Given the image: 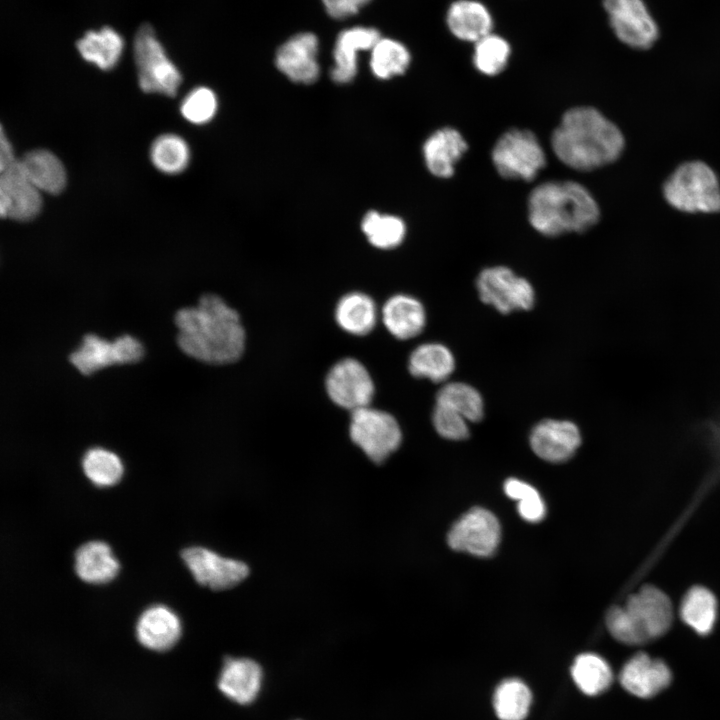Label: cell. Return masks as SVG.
<instances>
[{"label":"cell","mask_w":720,"mask_h":720,"mask_svg":"<svg viewBox=\"0 0 720 720\" xmlns=\"http://www.w3.org/2000/svg\"><path fill=\"white\" fill-rule=\"evenodd\" d=\"M177 343L188 356L208 364H229L243 354L246 334L238 312L215 294L175 314Z\"/></svg>","instance_id":"1"},{"label":"cell","mask_w":720,"mask_h":720,"mask_svg":"<svg viewBox=\"0 0 720 720\" xmlns=\"http://www.w3.org/2000/svg\"><path fill=\"white\" fill-rule=\"evenodd\" d=\"M556 157L578 171H592L617 161L625 149L621 129L599 110L579 106L564 113L553 131Z\"/></svg>","instance_id":"2"},{"label":"cell","mask_w":720,"mask_h":720,"mask_svg":"<svg viewBox=\"0 0 720 720\" xmlns=\"http://www.w3.org/2000/svg\"><path fill=\"white\" fill-rule=\"evenodd\" d=\"M528 217L545 236L585 232L600 218L590 191L574 181H548L536 186L528 198Z\"/></svg>","instance_id":"3"},{"label":"cell","mask_w":720,"mask_h":720,"mask_svg":"<svg viewBox=\"0 0 720 720\" xmlns=\"http://www.w3.org/2000/svg\"><path fill=\"white\" fill-rule=\"evenodd\" d=\"M664 200L686 214L720 212V180L715 170L702 160L679 164L662 186Z\"/></svg>","instance_id":"4"},{"label":"cell","mask_w":720,"mask_h":720,"mask_svg":"<svg viewBox=\"0 0 720 720\" xmlns=\"http://www.w3.org/2000/svg\"><path fill=\"white\" fill-rule=\"evenodd\" d=\"M133 54L138 84L142 91L170 97L176 95L182 82L181 73L168 57L149 24L138 28L133 42Z\"/></svg>","instance_id":"5"},{"label":"cell","mask_w":720,"mask_h":720,"mask_svg":"<svg viewBox=\"0 0 720 720\" xmlns=\"http://www.w3.org/2000/svg\"><path fill=\"white\" fill-rule=\"evenodd\" d=\"M349 435L375 463L385 461L402 441V431L396 418L370 406L351 412Z\"/></svg>","instance_id":"6"},{"label":"cell","mask_w":720,"mask_h":720,"mask_svg":"<svg viewBox=\"0 0 720 720\" xmlns=\"http://www.w3.org/2000/svg\"><path fill=\"white\" fill-rule=\"evenodd\" d=\"M492 162L504 178L530 181L545 166V152L529 130L511 129L495 143Z\"/></svg>","instance_id":"7"},{"label":"cell","mask_w":720,"mask_h":720,"mask_svg":"<svg viewBox=\"0 0 720 720\" xmlns=\"http://www.w3.org/2000/svg\"><path fill=\"white\" fill-rule=\"evenodd\" d=\"M476 287L481 301L503 314L529 310L535 302V292L530 282L505 266L482 270L476 280Z\"/></svg>","instance_id":"8"},{"label":"cell","mask_w":720,"mask_h":720,"mask_svg":"<svg viewBox=\"0 0 720 720\" xmlns=\"http://www.w3.org/2000/svg\"><path fill=\"white\" fill-rule=\"evenodd\" d=\"M325 388L334 404L350 412L370 406L375 393L368 369L354 358L341 359L330 368Z\"/></svg>","instance_id":"9"},{"label":"cell","mask_w":720,"mask_h":720,"mask_svg":"<svg viewBox=\"0 0 720 720\" xmlns=\"http://www.w3.org/2000/svg\"><path fill=\"white\" fill-rule=\"evenodd\" d=\"M144 348L139 340L123 335L113 342L94 334H86L80 346L69 356V361L83 375L113 364L135 363L142 359Z\"/></svg>","instance_id":"10"},{"label":"cell","mask_w":720,"mask_h":720,"mask_svg":"<svg viewBox=\"0 0 720 720\" xmlns=\"http://www.w3.org/2000/svg\"><path fill=\"white\" fill-rule=\"evenodd\" d=\"M501 527L490 511L475 507L463 514L448 532L447 542L456 551L488 557L497 549Z\"/></svg>","instance_id":"11"},{"label":"cell","mask_w":720,"mask_h":720,"mask_svg":"<svg viewBox=\"0 0 720 720\" xmlns=\"http://www.w3.org/2000/svg\"><path fill=\"white\" fill-rule=\"evenodd\" d=\"M180 556L195 581L212 590L230 589L249 574V568L244 562L220 556L204 547L184 548Z\"/></svg>","instance_id":"12"},{"label":"cell","mask_w":720,"mask_h":720,"mask_svg":"<svg viewBox=\"0 0 720 720\" xmlns=\"http://www.w3.org/2000/svg\"><path fill=\"white\" fill-rule=\"evenodd\" d=\"M610 25L626 45L650 48L658 38V28L642 0H603Z\"/></svg>","instance_id":"13"},{"label":"cell","mask_w":720,"mask_h":720,"mask_svg":"<svg viewBox=\"0 0 720 720\" xmlns=\"http://www.w3.org/2000/svg\"><path fill=\"white\" fill-rule=\"evenodd\" d=\"M0 215L16 221H29L42 207L41 191L29 180L19 159L0 171Z\"/></svg>","instance_id":"14"},{"label":"cell","mask_w":720,"mask_h":720,"mask_svg":"<svg viewBox=\"0 0 720 720\" xmlns=\"http://www.w3.org/2000/svg\"><path fill=\"white\" fill-rule=\"evenodd\" d=\"M635 622L644 642L665 634L673 619L670 599L653 586H645L631 595L624 606Z\"/></svg>","instance_id":"15"},{"label":"cell","mask_w":720,"mask_h":720,"mask_svg":"<svg viewBox=\"0 0 720 720\" xmlns=\"http://www.w3.org/2000/svg\"><path fill=\"white\" fill-rule=\"evenodd\" d=\"M530 446L541 459L559 463L571 458L581 444L577 425L568 420L545 419L531 430Z\"/></svg>","instance_id":"16"},{"label":"cell","mask_w":720,"mask_h":720,"mask_svg":"<svg viewBox=\"0 0 720 720\" xmlns=\"http://www.w3.org/2000/svg\"><path fill=\"white\" fill-rule=\"evenodd\" d=\"M318 38L310 32L296 34L277 50L275 64L290 80L311 84L318 79Z\"/></svg>","instance_id":"17"},{"label":"cell","mask_w":720,"mask_h":720,"mask_svg":"<svg viewBox=\"0 0 720 720\" xmlns=\"http://www.w3.org/2000/svg\"><path fill=\"white\" fill-rule=\"evenodd\" d=\"M619 681L630 694L650 698L670 684L671 671L664 661L639 652L623 665Z\"/></svg>","instance_id":"18"},{"label":"cell","mask_w":720,"mask_h":720,"mask_svg":"<svg viewBox=\"0 0 720 720\" xmlns=\"http://www.w3.org/2000/svg\"><path fill=\"white\" fill-rule=\"evenodd\" d=\"M380 38V33L375 28L357 26L343 30L338 35L333 50L332 80L340 84L352 81L358 70V52L371 50Z\"/></svg>","instance_id":"19"},{"label":"cell","mask_w":720,"mask_h":720,"mask_svg":"<svg viewBox=\"0 0 720 720\" xmlns=\"http://www.w3.org/2000/svg\"><path fill=\"white\" fill-rule=\"evenodd\" d=\"M180 634L179 618L171 609L163 605L146 608L136 623L138 641L151 650L164 651L171 648Z\"/></svg>","instance_id":"20"},{"label":"cell","mask_w":720,"mask_h":720,"mask_svg":"<svg viewBox=\"0 0 720 720\" xmlns=\"http://www.w3.org/2000/svg\"><path fill=\"white\" fill-rule=\"evenodd\" d=\"M263 672L260 665L248 658H228L218 680L219 689L239 704H249L257 697Z\"/></svg>","instance_id":"21"},{"label":"cell","mask_w":720,"mask_h":720,"mask_svg":"<svg viewBox=\"0 0 720 720\" xmlns=\"http://www.w3.org/2000/svg\"><path fill=\"white\" fill-rule=\"evenodd\" d=\"M467 148V142L456 129L451 127L438 129L427 138L423 145L425 164L434 176L451 177L455 164L461 159Z\"/></svg>","instance_id":"22"},{"label":"cell","mask_w":720,"mask_h":720,"mask_svg":"<svg viewBox=\"0 0 720 720\" xmlns=\"http://www.w3.org/2000/svg\"><path fill=\"white\" fill-rule=\"evenodd\" d=\"M382 321L388 332L399 340L418 336L426 324L422 303L413 296L397 294L383 305Z\"/></svg>","instance_id":"23"},{"label":"cell","mask_w":720,"mask_h":720,"mask_svg":"<svg viewBox=\"0 0 720 720\" xmlns=\"http://www.w3.org/2000/svg\"><path fill=\"white\" fill-rule=\"evenodd\" d=\"M446 22L458 39L477 42L492 33L493 19L485 5L476 0H457L447 11Z\"/></svg>","instance_id":"24"},{"label":"cell","mask_w":720,"mask_h":720,"mask_svg":"<svg viewBox=\"0 0 720 720\" xmlns=\"http://www.w3.org/2000/svg\"><path fill=\"white\" fill-rule=\"evenodd\" d=\"M74 571L78 578L86 583L104 584L117 575L119 563L108 544L89 541L76 549Z\"/></svg>","instance_id":"25"},{"label":"cell","mask_w":720,"mask_h":720,"mask_svg":"<svg viewBox=\"0 0 720 720\" xmlns=\"http://www.w3.org/2000/svg\"><path fill=\"white\" fill-rule=\"evenodd\" d=\"M76 49L86 62L107 71L118 64L124 50V40L115 29L105 26L87 31L76 42Z\"/></svg>","instance_id":"26"},{"label":"cell","mask_w":720,"mask_h":720,"mask_svg":"<svg viewBox=\"0 0 720 720\" xmlns=\"http://www.w3.org/2000/svg\"><path fill=\"white\" fill-rule=\"evenodd\" d=\"M19 162L26 176L41 192L56 195L65 188V168L52 152L33 150L26 153Z\"/></svg>","instance_id":"27"},{"label":"cell","mask_w":720,"mask_h":720,"mask_svg":"<svg viewBox=\"0 0 720 720\" xmlns=\"http://www.w3.org/2000/svg\"><path fill=\"white\" fill-rule=\"evenodd\" d=\"M335 320L342 330L351 335H367L377 322L375 302L365 293H348L336 305Z\"/></svg>","instance_id":"28"},{"label":"cell","mask_w":720,"mask_h":720,"mask_svg":"<svg viewBox=\"0 0 720 720\" xmlns=\"http://www.w3.org/2000/svg\"><path fill=\"white\" fill-rule=\"evenodd\" d=\"M408 369L417 378L443 382L455 369V358L448 347L440 343H424L410 354Z\"/></svg>","instance_id":"29"},{"label":"cell","mask_w":720,"mask_h":720,"mask_svg":"<svg viewBox=\"0 0 720 720\" xmlns=\"http://www.w3.org/2000/svg\"><path fill=\"white\" fill-rule=\"evenodd\" d=\"M571 675L578 688L589 696L601 694L613 681L609 664L594 653L577 656L571 667Z\"/></svg>","instance_id":"30"},{"label":"cell","mask_w":720,"mask_h":720,"mask_svg":"<svg viewBox=\"0 0 720 720\" xmlns=\"http://www.w3.org/2000/svg\"><path fill=\"white\" fill-rule=\"evenodd\" d=\"M681 617L698 634H708L717 617V601L705 587L691 588L683 598Z\"/></svg>","instance_id":"31"},{"label":"cell","mask_w":720,"mask_h":720,"mask_svg":"<svg viewBox=\"0 0 720 720\" xmlns=\"http://www.w3.org/2000/svg\"><path fill=\"white\" fill-rule=\"evenodd\" d=\"M532 694L528 686L519 679L501 682L493 695V706L501 720H524L528 715Z\"/></svg>","instance_id":"32"},{"label":"cell","mask_w":720,"mask_h":720,"mask_svg":"<svg viewBox=\"0 0 720 720\" xmlns=\"http://www.w3.org/2000/svg\"><path fill=\"white\" fill-rule=\"evenodd\" d=\"M410 53L399 41L380 38L371 49L370 68L379 79L403 74L410 64Z\"/></svg>","instance_id":"33"},{"label":"cell","mask_w":720,"mask_h":720,"mask_svg":"<svg viewBox=\"0 0 720 720\" xmlns=\"http://www.w3.org/2000/svg\"><path fill=\"white\" fill-rule=\"evenodd\" d=\"M436 403L453 409L469 422H478L484 416L481 394L467 383L450 382L443 385L437 392Z\"/></svg>","instance_id":"34"},{"label":"cell","mask_w":720,"mask_h":720,"mask_svg":"<svg viewBox=\"0 0 720 720\" xmlns=\"http://www.w3.org/2000/svg\"><path fill=\"white\" fill-rule=\"evenodd\" d=\"M361 229L367 240L376 248L392 249L401 244L405 237V223L397 216L368 212L361 222Z\"/></svg>","instance_id":"35"},{"label":"cell","mask_w":720,"mask_h":720,"mask_svg":"<svg viewBox=\"0 0 720 720\" xmlns=\"http://www.w3.org/2000/svg\"><path fill=\"white\" fill-rule=\"evenodd\" d=\"M150 158L159 171L173 175L186 169L190 160V150L180 136L165 134L157 137L152 143Z\"/></svg>","instance_id":"36"},{"label":"cell","mask_w":720,"mask_h":720,"mask_svg":"<svg viewBox=\"0 0 720 720\" xmlns=\"http://www.w3.org/2000/svg\"><path fill=\"white\" fill-rule=\"evenodd\" d=\"M85 476L96 486L115 485L123 474V465L119 457L103 448H91L82 458Z\"/></svg>","instance_id":"37"},{"label":"cell","mask_w":720,"mask_h":720,"mask_svg":"<svg viewBox=\"0 0 720 720\" xmlns=\"http://www.w3.org/2000/svg\"><path fill=\"white\" fill-rule=\"evenodd\" d=\"M510 54L509 43L503 37L490 33L475 42L473 63L482 74L494 76L505 69Z\"/></svg>","instance_id":"38"},{"label":"cell","mask_w":720,"mask_h":720,"mask_svg":"<svg viewBox=\"0 0 720 720\" xmlns=\"http://www.w3.org/2000/svg\"><path fill=\"white\" fill-rule=\"evenodd\" d=\"M506 495L518 501L520 516L529 522H538L545 516V504L538 491L530 484L510 478L504 484Z\"/></svg>","instance_id":"39"},{"label":"cell","mask_w":720,"mask_h":720,"mask_svg":"<svg viewBox=\"0 0 720 720\" xmlns=\"http://www.w3.org/2000/svg\"><path fill=\"white\" fill-rule=\"evenodd\" d=\"M217 106V97L210 88L196 87L183 99L180 112L187 121L200 125L215 116Z\"/></svg>","instance_id":"40"},{"label":"cell","mask_w":720,"mask_h":720,"mask_svg":"<svg viewBox=\"0 0 720 720\" xmlns=\"http://www.w3.org/2000/svg\"><path fill=\"white\" fill-rule=\"evenodd\" d=\"M432 422L436 432L448 440H464L469 436V421L453 409L435 403Z\"/></svg>","instance_id":"41"},{"label":"cell","mask_w":720,"mask_h":720,"mask_svg":"<svg viewBox=\"0 0 720 720\" xmlns=\"http://www.w3.org/2000/svg\"><path fill=\"white\" fill-rule=\"evenodd\" d=\"M606 624L611 635L622 643L628 645L645 643L635 622L624 606L611 608L606 616Z\"/></svg>","instance_id":"42"},{"label":"cell","mask_w":720,"mask_h":720,"mask_svg":"<svg viewBox=\"0 0 720 720\" xmlns=\"http://www.w3.org/2000/svg\"><path fill=\"white\" fill-rule=\"evenodd\" d=\"M370 0H322L326 12L335 19L352 16Z\"/></svg>","instance_id":"43"},{"label":"cell","mask_w":720,"mask_h":720,"mask_svg":"<svg viewBox=\"0 0 720 720\" xmlns=\"http://www.w3.org/2000/svg\"><path fill=\"white\" fill-rule=\"evenodd\" d=\"M15 161H17V159L14 156L13 147L2 127L0 134V171L13 164Z\"/></svg>","instance_id":"44"}]
</instances>
